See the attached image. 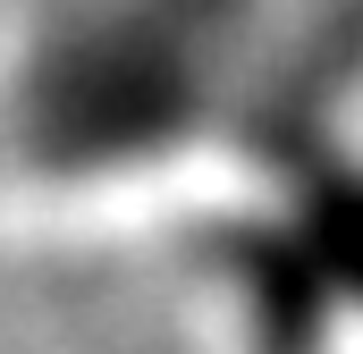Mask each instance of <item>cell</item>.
<instances>
[{
    "label": "cell",
    "mask_w": 363,
    "mask_h": 354,
    "mask_svg": "<svg viewBox=\"0 0 363 354\" xmlns=\"http://www.w3.org/2000/svg\"><path fill=\"white\" fill-rule=\"evenodd\" d=\"M186 354H363V59L178 211Z\"/></svg>",
    "instance_id": "1"
}]
</instances>
